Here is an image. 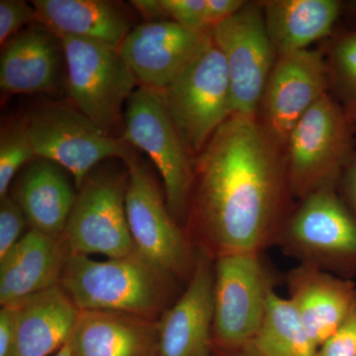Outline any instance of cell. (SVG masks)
<instances>
[{
	"instance_id": "d6a6232c",
	"label": "cell",
	"mask_w": 356,
	"mask_h": 356,
	"mask_svg": "<svg viewBox=\"0 0 356 356\" xmlns=\"http://www.w3.org/2000/svg\"><path fill=\"white\" fill-rule=\"evenodd\" d=\"M339 192L356 219V151L341 177Z\"/></svg>"
},
{
	"instance_id": "44dd1931",
	"label": "cell",
	"mask_w": 356,
	"mask_h": 356,
	"mask_svg": "<svg viewBox=\"0 0 356 356\" xmlns=\"http://www.w3.org/2000/svg\"><path fill=\"white\" fill-rule=\"evenodd\" d=\"M36 21L58 38L92 40L119 50L132 28L127 13L105 0H35Z\"/></svg>"
},
{
	"instance_id": "e575fe53",
	"label": "cell",
	"mask_w": 356,
	"mask_h": 356,
	"mask_svg": "<svg viewBox=\"0 0 356 356\" xmlns=\"http://www.w3.org/2000/svg\"><path fill=\"white\" fill-rule=\"evenodd\" d=\"M215 356H248L243 351H222L214 350Z\"/></svg>"
},
{
	"instance_id": "2e32d148",
	"label": "cell",
	"mask_w": 356,
	"mask_h": 356,
	"mask_svg": "<svg viewBox=\"0 0 356 356\" xmlns=\"http://www.w3.org/2000/svg\"><path fill=\"white\" fill-rule=\"evenodd\" d=\"M285 283L287 298L320 348L350 311L356 296L355 283L306 264H297L290 269Z\"/></svg>"
},
{
	"instance_id": "8d00e7d4",
	"label": "cell",
	"mask_w": 356,
	"mask_h": 356,
	"mask_svg": "<svg viewBox=\"0 0 356 356\" xmlns=\"http://www.w3.org/2000/svg\"><path fill=\"white\" fill-rule=\"evenodd\" d=\"M213 356H215V355H213Z\"/></svg>"
},
{
	"instance_id": "7402d4cb",
	"label": "cell",
	"mask_w": 356,
	"mask_h": 356,
	"mask_svg": "<svg viewBox=\"0 0 356 356\" xmlns=\"http://www.w3.org/2000/svg\"><path fill=\"white\" fill-rule=\"evenodd\" d=\"M76 198L60 165L39 158L26 166L14 194L30 229L55 236H63Z\"/></svg>"
},
{
	"instance_id": "1f68e13d",
	"label": "cell",
	"mask_w": 356,
	"mask_h": 356,
	"mask_svg": "<svg viewBox=\"0 0 356 356\" xmlns=\"http://www.w3.org/2000/svg\"><path fill=\"white\" fill-rule=\"evenodd\" d=\"M15 309L13 305L0 309V356H13L15 350Z\"/></svg>"
},
{
	"instance_id": "8fae6325",
	"label": "cell",
	"mask_w": 356,
	"mask_h": 356,
	"mask_svg": "<svg viewBox=\"0 0 356 356\" xmlns=\"http://www.w3.org/2000/svg\"><path fill=\"white\" fill-rule=\"evenodd\" d=\"M127 181L128 173H89L63 234L70 254L117 259L135 252L126 215Z\"/></svg>"
},
{
	"instance_id": "d6986e66",
	"label": "cell",
	"mask_w": 356,
	"mask_h": 356,
	"mask_svg": "<svg viewBox=\"0 0 356 356\" xmlns=\"http://www.w3.org/2000/svg\"><path fill=\"white\" fill-rule=\"evenodd\" d=\"M63 58L60 38L39 22L31 25L4 47L0 88L9 93L49 92L58 84Z\"/></svg>"
},
{
	"instance_id": "836d02e7",
	"label": "cell",
	"mask_w": 356,
	"mask_h": 356,
	"mask_svg": "<svg viewBox=\"0 0 356 356\" xmlns=\"http://www.w3.org/2000/svg\"><path fill=\"white\" fill-rule=\"evenodd\" d=\"M143 15L152 21L168 19L165 9L161 6V0H136L131 1Z\"/></svg>"
},
{
	"instance_id": "484cf974",
	"label": "cell",
	"mask_w": 356,
	"mask_h": 356,
	"mask_svg": "<svg viewBox=\"0 0 356 356\" xmlns=\"http://www.w3.org/2000/svg\"><path fill=\"white\" fill-rule=\"evenodd\" d=\"M34 158V149L24 123L15 124L2 131L0 139V198L8 195L9 186L16 173Z\"/></svg>"
},
{
	"instance_id": "cb8c5ba5",
	"label": "cell",
	"mask_w": 356,
	"mask_h": 356,
	"mask_svg": "<svg viewBox=\"0 0 356 356\" xmlns=\"http://www.w3.org/2000/svg\"><path fill=\"white\" fill-rule=\"evenodd\" d=\"M240 351L248 356H318V348L290 300L274 291L259 331Z\"/></svg>"
},
{
	"instance_id": "f546056e",
	"label": "cell",
	"mask_w": 356,
	"mask_h": 356,
	"mask_svg": "<svg viewBox=\"0 0 356 356\" xmlns=\"http://www.w3.org/2000/svg\"><path fill=\"white\" fill-rule=\"evenodd\" d=\"M32 20H36V11L32 4L23 0L0 1V42L3 44L11 36Z\"/></svg>"
},
{
	"instance_id": "7c38bea8",
	"label": "cell",
	"mask_w": 356,
	"mask_h": 356,
	"mask_svg": "<svg viewBox=\"0 0 356 356\" xmlns=\"http://www.w3.org/2000/svg\"><path fill=\"white\" fill-rule=\"evenodd\" d=\"M210 32L228 67L233 116L255 118L276 60L261 1H248Z\"/></svg>"
},
{
	"instance_id": "f1b7e54d",
	"label": "cell",
	"mask_w": 356,
	"mask_h": 356,
	"mask_svg": "<svg viewBox=\"0 0 356 356\" xmlns=\"http://www.w3.org/2000/svg\"><path fill=\"white\" fill-rule=\"evenodd\" d=\"M318 356H356V296L336 332L318 348Z\"/></svg>"
},
{
	"instance_id": "d4e9b609",
	"label": "cell",
	"mask_w": 356,
	"mask_h": 356,
	"mask_svg": "<svg viewBox=\"0 0 356 356\" xmlns=\"http://www.w3.org/2000/svg\"><path fill=\"white\" fill-rule=\"evenodd\" d=\"M324 55L330 95L356 133V30L336 37Z\"/></svg>"
},
{
	"instance_id": "83f0119b",
	"label": "cell",
	"mask_w": 356,
	"mask_h": 356,
	"mask_svg": "<svg viewBox=\"0 0 356 356\" xmlns=\"http://www.w3.org/2000/svg\"><path fill=\"white\" fill-rule=\"evenodd\" d=\"M168 19L195 32H210L206 24V0H161Z\"/></svg>"
},
{
	"instance_id": "3957f363",
	"label": "cell",
	"mask_w": 356,
	"mask_h": 356,
	"mask_svg": "<svg viewBox=\"0 0 356 356\" xmlns=\"http://www.w3.org/2000/svg\"><path fill=\"white\" fill-rule=\"evenodd\" d=\"M355 135L330 92L300 119L285 145L288 177L296 201L322 189H339L356 151Z\"/></svg>"
},
{
	"instance_id": "5bb4252c",
	"label": "cell",
	"mask_w": 356,
	"mask_h": 356,
	"mask_svg": "<svg viewBox=\"0 0 356 356\" xmlns=\"http://www.w3.org/2000/svg\"><path fill=\"white\" fill-rule=\"evenodd\" d=\"M211 32H195L170 19L133 28L119 51L140 86L161 91L209 44Z\"/></svg>"
},
{
	"instance_id": "7a4b0ae2",
	"label": "cell",
	"mask_w": 356,
	"mask_h": 356,
	"mask_svg": "<svg viewBox=\"0 0 356 356\" xmlns=\"http://www.w3.org/2000/svg\"><path fill=\"white\" fill-rule=\"evenodd\" d=\"M60 288L81 311H112L159 320L186 285L138 252L96 261L70 254Z\"/></svg>"
},
{
	"instance_id": "ffe728a7",
	"label": "cell",
	"mask_w": 356,
	"mask_h": 356,
	"mask_svg": "<svg viewBox=\"0 0 356 356\" xmlns=\"http://www.w3.org/2000/svg\"><path fill=\"white\" fill-rule=\"evenodd\" d=\"M15 309L13 356H50L70 341L81 310L60 285L11 304Z\"/></svg>"
},
{
	"instance_id": "8992f818",
	"label": "cell",
	"mask_w": 356,
	"mask_h": 356,
	"mask_svg": "<svg viewBox=\"0 0 356 356\" xmlns=\"http://www.w3.org/2000/svg\"><path fill=\"white\" fill-rule=\"evenodd\" d=\"M123 159L128 168L126 215L136 252L186 285L195 266V248L144 163L131 152Z\"/></svg>"
},
{
	"instance_id": "6da1fadb",
	"label": "cell",
	"mask_w": 356,
	"mask_h": 356,
	"mask_svg": "<svg viewBox=\"0 0 356 356\" xmlns=\"http://www.w3.org/2000/svg\"><path fill=\"white\" fill-rule=\"evenodd\" d=\"M295 200L285 149L257 119L234 115L193 159L184 229L193 248L213 259L264 254L277 245Z\"/></svg>"
},
{
	"instance_id": "603a6c76",
	"label": "cell",
	"mask_w": 356,
	"mask_h": 356,
	"mask_svg": "<svg viewBox=\"0 0 356 356\" xmlns=\"http://www.w3.org/2000/svg\"><path fill=\"white\" fill-rule=\"evenodd\" d=\"M261 4L276 57L307 50L330 37L343 7L337 0H267Z\"/></svg>"
},
{
	"instance_id": "5b68a950",
	"label": "cell",
	"mask_w": 356,
	"mask_h": 356,
	"mask_svg": "<svg viewBox=\"0 0 356 356\" xmlns=\"http://www.w3.org/2000/svg\"><path fill=\"white\" fill-rule=\"evenodd\" d=\"M277 282L264 254L241 252L214 259V350L240 351L252 341Z\"/></svg>"
},
{
	"instance_id": "4dcf8cb0",
	"label": "cell",
	"mask_w": 356,
	"mask_h": 356,
	"mask_svg": "<svg viewBox=\"0 0 356 356\" xmlns=\"http://www.w3.org/2000/svg\"><path fill=\"white\" fill-rule=\"evenodd\" d=\"M245 0H206L205 19L207 27L212 29L245 6Z\"/></svg>"
},
{
	"instance_id": "9c48e42d",
	"label": "cell",
	"mask_w": 356,
	"mask_h": 356,
	"mask_svg": "<svg viewBox=\"0 0 356 356\" xmlns=\"http://www.w3.org/2000/svg\"><path fill=\"white\" fill-rule=\"evenodd\" d=\"M60 41L70 99L111 135L122 120L124 104L137 89V77L119 50L77 37H62Z\"/></svg>"
},
{
	"instance_id": "e0dca14e",
	"label": "cell",
	"mask_w": 356,
	"mask_h": 356,
	"mask_svg": "<svg viewBox=\"0 0 356 356\" xmlns=\"http://www.w3.org/2000/svg\"><path fill=\"white\" fill-rule=\"evenodd\" d=\"M70 252L63 236L29 232L0 257V304L20 300L58 285Z\"/></svg>"
},
{
	"instance_id": "ba28073f",
	"label": "cell",
	"mask_w": 356,
	"mask_h": 356,
	"mask_svg": "<svg viewBox=\"0 0 356 356\" xmlns=\"http://www.w3.org/2000/svg\"><path fill=\"white\" fill-rule=\"evenodd\" d=\"M124 122V142L153 161L163 181L168 210L184 228L193 185V159L159 91L144 86L136 89L126 104Z\"/></svg>"
},
{
	"instance_id": "4fadbf2b",
	"label": "cell",
	"mask_w": 356,
	"mask_h": 356,
	"mask_svg": "<svg viewBox=\"0 0 356 356\" xmlns=\"http://www.w3.org/2000/svg\"><path fill=\"white\" fill-rule=\"evenodd\" d=\"M327 93L324 51L307 49L283 54L276 57L255 119L285 149L293 128Z\"/></svg>"
},
{
	"instance_id": "9a60e30c",
	"label": "cell",
	"mask_w": 356,
	"mask_h": 356,
	"mask_svg": "<svg viewBox=\"0 0 356 356\" xmlns=\"http://www.w3.org/2000/svg\"><path fill=\"white\" fill-rule=\"evenodd\" d=\"M159 324V356L214 355V259L196 250L186 286Z\"/></svg>"
},
{
	"instance_id": "4316f807",
	"label": "cell",
	"mask_w": 356,
	"mask_h": 356,
	"mask_svg": "<svg viewBox=\"0 0 356 356\" xmlns=\"http://www.w3.org/2000/svg\"><path fill=\"white\" fill-rule=\"evenodd\" d=\"M26 220L24 212L14 198L6 195L0 201V257H4L22 238Z\"/></svg>"
},
{
	"instance_id": "277c9868",
	"label": "cell",
	"mask_w": 356,
	"mask_h": 356,
	"mask_svg": "<svg viewBox=\"0 0 356 356\" xmlns=\"http://www.w3.org/2000/svg\"><path fill=\"white\" fill-rule=\"evenodd\" d=\"M276 247L298 264L348 280L355 275L356 219L339 189H322L297 201Z\"/></svg>"
},
{
	"instance_id": "d590c367",
	"label": "cell",
	"mask_w": 356,
	"mask_h": 356,
	"mask_svg": "<svg viewBox=\"0 0 356 356\" xmlns=\"http://www.w3.org/2000/svg\"><path fill=\"white\" fill-rule=\"evenodd\" d=\"M51 356H72L69 341H67V343H65V346L58 351V353H56L55 355Z\"/></svg>"
},
{
	"instance_id": "52a82bcc",
	"label": "cell",
	"mask_w": 356,
	"mask_h": 356,
	"mask_svg": "<svg viewBox=\"0 0 356 356\" xmlns=\"http://www.w3.org/2000/svg\"><path fill=\"white\" fill-rule=\"evenodd\" d=\"M159 93L192 159L233 116L228 67L213 39L196 60Z\"/></svg>"
},
{
	"instance_id": "30bf717a",
	"label": "cell",
	"mask_w": 356,
	"mask_h": 356,
	"mask_svg": "<svg viewBox=\"0 0 356 356\" xmlns=\"http://www.w3.org/2000/svg\"><path fill=\"white\" fill-rule=\"evenodd\" d=\"M35 156L70 172L77 191L98 163L127 156L124 140L115 139L76 108L50 104L35 110L24 122Z\"/></svg>"
},
{
	"instance_id": "ac0fdd59",
	"label": "cell",
	"mask_w": 356,
	"mask_h": 356,
	"mask_svg": "<svg viewBox=\"0 0 356 356\" xmlns=\"http://www.w3.org/2000/svg\"><path fill=\"white\" fill-rule=\"evenodd\" d=\"M69 343L72 356H159V321L121 312L81 311Z\"/></svg>"
}]
</instances>
